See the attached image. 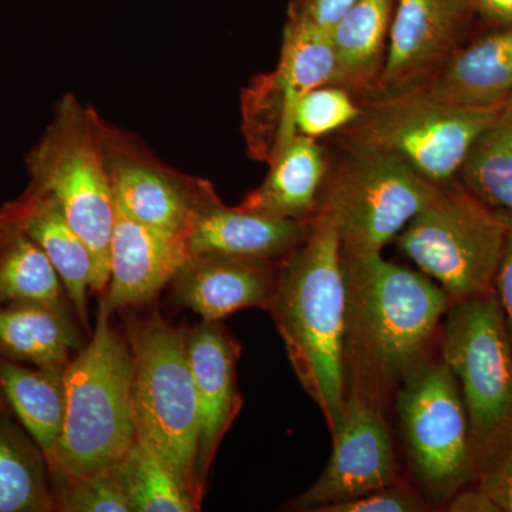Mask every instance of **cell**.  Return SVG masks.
Returning <instances> with one entry per match:
<instances>
[{"label":"cell","instance_id":"obj_1","mask_svg":"<svg viewBox=\"0 0 512 512\" xmlns=\"http://www.w3.org/2000/svg\"><path fill=\"white\" fill-rule=\"evenodd\" d=\"M346 292V399L386 413L397 390L429 359L451 301L416 269L380 254H342Z\"/></svg>","mask_w":512,"mask_h":512},{"label":"cell","instance_id":"obj_2","mask_svg":"<svg viewBox=\"0 0 512 512\" xmlns=\"http://www.w3.org/2000/svg\"><path fill=\"white\" fill-rule=\"evenodd\" d=\"M268 312L284 340L293 372L335 436L346 410V292L342 248L329 215L316 212L308 237L282 259Z\"/></svg>","mask_w":512,"mask_h":512},{"label":"cell","instance_id":"obj_3","mask_svg":"<svg viewBox=\"0 0 512 512\" xmlns=\"http://www.w3.org/2000/svg\"><path fill=\"white\" fill-rule=\"evenodd\" d=\"M99 305L90 342L64 369L66 412L50 478L80 480L110 470L136 440L130 343Z\"/></svg>","mask_w":512,"mask_h":512},{"label":"cell","instance_id":"obj_4","mask_svg":"<svg viewBox=\"0 0 512 512\" xmlns=\"http://www.w3.org/2000/svg\"><path fill=\"white\" fill-rule=\"evenodd\" d=\"M29 187L56 202L93 256L92 292L109 284L110 244L116 204L99 117L73 94L56 104L55 116L26 157Z\"/></svg>","mask_w":512,"mask_h":512},{"label":"cell","instance_id":"obj_5","mask_svg":"<svg viewBox=\"0 0 512 512\" xmlns=\"http://www.w3.org/2000/svg\"><path fill=\"white\" fill-rule=\"evenodd\" d=\"M188 328L168 323L153 311L131 319L126 338L134 359L136 430L156 447L201 510L205 487L198 474L200 417L188 360Z\"/></svg>","mask_w":512,"mask_h":512},{"label":"cell","instance_id":"obj_6","mask_svg":"<svg viewBox=\"0 0 512 512\" xmlns=\"http://www.w3.org/2000/svg\"><path fill=\"white\" fill-rule=\"evenodd\" d=\"M501 104L460 106L416 86L370 97L359 117L338 134L346 148L392 154L431 184L446 185L457 181L468 151Z\"/></svg>","mask_w":512,"mask_h":512},{"label":"cell","instance_id":"obj_7","mask_svg":"<svg viewBox=\"0 0 512 512\" xmlns=\"http://www.w3.org/2000/svg\"><path fill=\"white\" fill-rule=\"evenodd\" d=\"M510 220L458 181L440 185L396 238L397 248L451 302L494 292Z\"/></svg>","mask_w":512,"mask_h":512},{"label":"cell","instance_id":"obj_8","mask_svg":"<svg viewBox=\"0 0 512 512\" xmlns=\"http://www.w3.org/2000/svg\"><path fill=\"white\" fill-rule=\"evenodd\" d=\"M323 184L318 210L332 218L342 254H380L434 197L440 185L400 158L346 148Z\"/></svg>","mask_w":512,"mask_h":512},{"label":"cell","instance_id":"obj_9","mask_svg":"<svg viewBox=\"0 0 512 512\" xmlns=\"http://www.w3.org/2000/svg\"><path fill=\"white\" fill-rule=\"evenodd\" d=\"M441 359L460 386L477 461L512 431V342L495 292L451 302Z\"/></svg>","mask_w":512,"mask_h":512},{"label":"cell","instance_id":"obj_10","mask_svg":"<svg viewBox=\"0 0 512 512\" xmlns=\"http://www.w3.org/2000/svg\"><path fill=\"white\" fill-rule=\"evenodd\" d=\"M404 443L420 480L446 498L473 477L477 461L460 386L444 360H424L397 390Z\"/></svg>","mask_w":512,"mask_h":512},{"label":"cell","instance_id":"obj_11","mask_svg":"<svg viewBox=\"0 0 512 512\" xmlns=\"http://www.w3.org/2000/svg\"><path fill=\"white\" fill-rule=\"evenodd\" d=\"M335 70L330 32L288 16L281 56L272 72L259 74L241 96L242 133L256 160L271 164L298 136L299 101L329 84Z\"/></svg>","mask_w":512,"mask_h":512},{"label":"cell","instance_id":"obj_12","mask_svg":"<svg viewBox=\"0 0 512 512\" xmlns=\"http://www.w3.org/2000/svg\"><path fill=\"white\" fill-rule=\"evenodd\" d=\"M99 130L117 210L138 224L187 238L198 208L214 187L174 173L100 119Z\"/></svg>","mask_w":512,"mask_h":512},{"label":"cell","instance_id":"obj_13","mask_svg":"<svg viewBox=\"0 0 512 512\" xmlns=\"http://www.w3.org/2000/svg\"><path fill=\"white\" fill-rule=\"evenodd\" d=\"M332 441L328 466L289 504L292 510L320 512L399 481L386 413L376 407L346 399L345 419Z\"/></svg>","mask_w":512,"mask_h":512},{"label":"cell","instance_id":"obj_14","mask_svg":"<svg viewBox=\"0 0 512 512\" xmlns=\"http://www.w3.org/2000/svg\"><path fill=\"white\" fill-rule=\"evenodd\" d=\"M468 13L461 0H396L386 59L370 97L404 92L429 80L456 50Z\"/></svg>","mask_w":512,"mask_h":512},{"label":"cell","instance_id":"obj_15","mask_svg":"<svg viewBox=\"0 0 512 512\" xmlns=\"http://www.w3.org/2000/svg\"><path fill=\"white\" fill-rule=\"evenodd\" d=\"M190 256L184 235L138 224L116 208L109 284L100 296V305L114 313L153 302Z\"/></svg>","mask_w":512,"mask_h":512},{"label":"cell","instance_id":"obj_16","mask_svg":"<svg viewBox=\"0 0 512 512\" xmlns=\"http://www.w3.org/2000/svg\"><path fill=\"white\" fill-rule=\"evenodd\" d=\"M187 350L200 417L198 474L205 487L218 447L242 407L237 373L241 345L220 322L201 320L188 328Z\"/></svg>","mask_w":512,"mask_h":512},{"label":"cell","instance_id":"obj_17","mask_svg":"<svg viewBox=\"0 0 512 512\" xmlns=\"http://www.w3.org/2000/svg\"><path fill=\"white\" fill-rule=\"evenodd\" d=\"M279 261L191 255L171 282L177 305L207 322L244 309L269 311L278 288Z\"/></svg>","mask_w":512,"mask_h":512},{"label":"cell","instance_id":"obj_18","mask_svg":"<svg viewBox=\"0 0 512 512\" xmlns=\"http://www.w3.org/2000/svg\"><path fill=\"white\" fill-rule=\"evenodd\" d=\"M311 220H279L228 207L214 191L198 208L187 245L191 255L279 261L305 241Z\"/></svg>","mask_w":512,"mask_h":512},{"label":"cell","instance_id":"obj_19","mask_svg":"<svg viewBox=\"0 0 512 512\" xmlns=\"http://www.w3.org/2000/svg\"><path fill=\"white\" fill-rule=\"evenodd\" d=\"M0 221L22 229L45 252L62 279L80 325L90 332L87 302L93 285V256L56 202L28 187L0 208Z\"/></svg>","mask_w":512,"mask_h":512},{"label":"cell","instance_id":"obj_20","mask_svg":"<svg viewBox=\"0 0 512 512\" xmlns=\"http://www.w3.org/2000/svg\"><path fill=\"white\" fill-rule=\"evenodd\" d=\"M70 308L73 306L69 301L0 305V359L66 369L84 348V338Z\"/></svg>","mask_w":512,"mask_h":512},{"label":"cell","instance_id":"obj_21","mask_svg":"<svg viewBox=\"0 0 512 512\" xmlns=\"http://www.w3.org/2000/svg\"><path fill=\"white\" fill-rule=\"evenodd\" d=\"M421 87L431 96L484 107L512 96V28H503L456 49Z\"/></svg>","mask_w":512,"mask_h":512},{"label":"cell","instance_id":"obj_22","mask_svg":"<svg viewBox=\"0 0 512 512\" xmlns=\"http://www.w3.org/2000/svg\"><path fill=\"white\" fill-rule=\"evenodd\" d=\"M329 173L328 158L315 138L296 136L269 164L259 187L238 205L254 214L279 220H311Z\"/></svg>","mask_w":512,"mask_h":512},{"label":"cell","instance_id":"obj_23","mask_svg":"<svg viewBox=\"0 0 512 512\" xmlns=\"http://www.w3.org/2000/svg\"><path fill=\"white\" fill-rule=\"evenodd\" d=\"M396 0H356L330 30L335 70L329 84L369 99L386 59Z\"/></svg>","mask_w":512,"mask_h":512},{"label":"cell","instance_id":"obj_24","mask_svg":"<svg viewBox=\"0 0 512 512\" xmlns=\"http://www.w3.org/2000/svg\"><path fill=\"white\" fill-rule=\"evenodd\" d=\"M0 394L42 450L49 467L62 436L66 412L64 369L0 359Z\"/></svg>","mask_w":512,"mask_h":512},{"label":"cell","instance_id":"obj_25","mask_svg":"<svg viewBox=\"0 0 512 512\" xmlns=\"http://www.w3.org/2000/svg\"><path fill=\"white\" fill-rule=\"evenodd\" d=\"M53 511L46 458L0 394V512Z\"/></svg>","mask_w":512,"mask_h":512},{"label":"cell","instance_id":"obj_26","mask_svg":"<svg viewBox=\"0 0 512 512\" xmlns=\"http://www.w3.org/2000/svg\"><path fill=\"white\" fill-rule=\"evenodd\" d=\"M457 180L478 200L512 220V96L474 141Z\"/></svg>","mask_w":512,"mask_h":512},{"label":"cell","instance_id":"obj_27","mask_svg":"<svg viewBox=\"0 0 512 512\" xmlns=\"http://www.w3.org/2000/svg\"><path fill=\"white\" fill-rule=\"evenodd\" d=\"M28 301L69 298L45 252L22 229L0 221V305Z\"/></svg>","mask_w":512,"mask_h":512},{"label":"cell","instance_id":"obj_28","mask_svg":"<svg viewBox=\"0 0 512 512\" xmlns=\"http://www.w3.org/2000/svg\"><path fill=\"white\" fill-rule=\"evenodd\" d=\"M117 470L133 512L200 511L140 431L136 430V440Z\"/></svg>","mask_w":512,"mask_h":512},{"label":"cell","instance_id":"obj_29","mask_svg":"<svg viewBox=\"0 0 512 512\" xmlns=\"http://www.w3.org/2000/svg\"><path fill=\"white\" fill-rule=\"evenodd\" d=\"M362 103L356 96L335 84H323L306 93L295 113L298 136L315 138L340 133L359 117Z\"/></svg>","mask_w":512,"mask_h":512},{"label":"cell","instance_id":"obj_30","mask_svg":"<svg viewBox=\"0 0 512 512\" xmlns=\"http://www.w3.org/2000/svg\"><path fill=\"white\" fill-rule=\"evenodd\" d=\"M56 511L133 512L117 466L80 480H52Z\"/></svg>","mask_w":512,"mask_h":512},{"label":"cell","instance_id":"obj_31","mask_svg":"<svg viewBox=\"0 0 512 512\" xmlns=\"http://www.w3.org/2000/svg\"><path fill=\"white\" fill-rule=\"evenodd\" d=\"M480 490L501 511L512 512V431L484 451L480 457Z\"/></svg>","mask_w":512,"mask_h":512},{"label":"cell","instance_id":"obj_32","mask_svg":"<svg viewBox=\"0 0 512 512\" xmlns=\"http://www.w3.org/2000/svg\"><path fill=\"white\" fill-rule=\"evenodd\" d=\"M431 510L430 504L424 500L419 491L414 490L412 485L394 483L389 487L380 488L355 498L330 505L320 512H421Z\"/></svg>","mask_w":512,"mask_h":512},{"label":"cell","instance_id":"obj_33","mask_svg":"<svg viewBox=\"0 0 512 512\" xmlns=\"http://www.w3.org/2000/svg\"><path fill=\"white\" fill-rule=\"evenodd\" d=\"M356 0H293L289 15L330 32Z\"/></svg>","mask_w":512,"mask_h":512},{"label":"cell","instance_id":"obj_34","mask_svg":"<svg viewBox=\"0 0 512 512\" xmlns=\"http://www.w3.org/2000/svg\"><path fill=\"white\" fill-rule=\"evenodd\" d=\"M494 292L503 311L505 326L512 342V220L508 227L503 258L495 276Z\"/></svg>","mask_w":512,"mask_h":512},{"label":"cell","instance_id":"obj_35","mask_svg":"<svg viewBox=\"0 0 512 512\" xmlns=\"http://www.w3.org/2000/svg\"><path fill=\"white\" fill-rule=\"evenodd\" d=\"M470 12L497 23L501 28H512V0H461Z\"/></svg>","mask_w":512,"mask_h":512},{"label":"cell","instance_id":"obj_36","mask_svg":"<svg viewBox=\"0 0 512 512\" xmlns=\"http://www.w3.org/2000/svg\"><path fill=\"white\" fill-rule=\"evenodd\" d=\"M448 511L501 512L498 505L495 504L483 490H480V488L454 495V497L451 498L450 505H448Z\"/></svg>","mask_w":512,"mask_h":512}]
</instances>
